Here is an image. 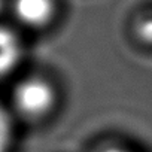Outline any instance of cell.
I'll return each instance as SVG.
<instances>
[{
	"label": "cell",
	"mask_w": 152,
	"mask_h": 152,
	"mask_svg": "<svg viewBox=\"0 0 152 152\" xmlns=\"http://www.w3.org/2000/svg\"><path fill=\"white\" fill-rule=\"evenodd\" d=\"M15 139V125L9 110L0 104V152H9Z\"/></svg>",
	"instance_id": "277c9868"
},
{
	"label": "cell",
	"mask_w": 152,
	"mask_h": 152,
	"mask_svg": "<svg viewBox=\"0 0 152 152\" xmlns=\"http://www.w3.org/2000/svg\"><path fill=\"white\" fill-rule=\"evenodd\" d=\"M3 8H5V0H0V12L3 11Z\"/></svg>",
	"instance_id": "52a82bcc"
},
{
	"label": "cell",
	"mask_w": 152,
	"mask_h": 152,
	"mask_svg": "<svg viewBox=\"0 0 152 152\" xmlns=\"http://www.w3.org/2000/svg\"><path fill=\"white\" fill-rule=\"evenodd\" d=\"M23 58L20 36L9 27L0 26V79L17 70Z\"/></svg>",
	"instance_id": "3957f363"
},
{
	"label": "cell",
	"mask_w": 152,
	"mask_h": 152,
	"mask_svg": "<svg viewBox=\"0 0 152 152\" xmlns=\"http://www.w3.org/2000/svg\"><path fill=\"white\" fill-rule=\"evenodd\" d=\"M97 152H130V151L125 148H121V146H104L103 149H100Z\"/></svg>",
	"instance_id": "8992f818"
},
{
	"label": "cell",
	"mask_w": 152,
	"mask_h": 152,
	"mask_svg": "<svg viewBox=\"0 0 152 152\" xmlns=\"http://www.w3.org/2000/svg\"><path fill=\"white\" fill-rule=\"evenodd\" d=\"M57 102L58 94L55 87L42 76L24 78L12 91L15 112L28 121H40L46 118L55 109Z\"/></svg>",
	"instance_id": "6da1fadb"
},
{
	"label": "cell",
	"mask_w": 152,
	"mask_h": 152,
	"mask_svg": "<svg viewBox=\"0 0 152 152\" xmlns=\"http://www.w3.org/2000/svg\"><path fill=\"white\" fill-rule=\"evenodd\" d=\"M137 34L145 43L152 45V17H146L137 24Z\"/></svg>",
	"instance_id": "5b68a950"
},
{
	"label": "cell",
	"mask_w": 152,
	"mask_h": 152,
	"mask_svg": "<svg viewBox=\"0 0 152 152\" xmlns=\"http://www.w3.org/2000/svg\"><path fill=\"white\" fill-rule=\"evenodd\" d=\"M11 8L20 24L34 30L46 27L57 11L55 0H14Z\"/></svg>",
	"instance_id": "7a4b0ae2"
}]
</instances>
